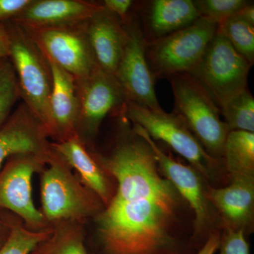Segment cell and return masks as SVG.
Instances as JSON below:
<instances>
[{
	"instance_id": "6da1fadb",
	"label": "cell",
	"mask_w": 254,
	"mask_h": 254,
	"mask_svg": "<svg viewBox=\"0 0 254 254\" xmlns=\"http://www.w3.org/2000/svg\"><path fill=\"white\" fill-rule=\"evenodd\" d=\"M127 133L105 162L118 186L98 219L100 237L107 254H167L182 198L149 144L133 128Z\"/></svg>"
},
{
	"instance_id": "7a4b0ae2",
	"label": "cell",
	"mask_w": 254,
	"mask_h": 254,
	"mask_svg": "<svg viewBox=\"0 0 254 254\" xmlns=\"http://www.w3.org/2000/svg\"><path fill=\"white\" fill-rule=\"evenodd\" d=\"M3 24L9 36V58L16 72L20 98L47 134L54 137L50 111L53 76L49 63L23 28L12 21Z\"/></svg>"
},
{
	"instance_id": "3957f363",
	"label": "cell",
	"mask_w": 254,
	"mask_h": 254,
	"mask_svg": "<svg viewBox=\"0 0 254 254\" xmlns=\"http://www.w3.org/2000/svg\"><path fill=\"white\" fill-rule=\"evenodd\" d=\"M174 96V111L213 158L222 157L230 132L220 119V108L203 87L188 73L168 78Z\"/></svg>"
},
{
	"instance_id": "277c9868",
	"label": "cell",
	"mask_w": 254,
	"mask_h": 254,
	"mask_svg": "<svg viewBox=\"0 0 254 254\" xmlns=\"http://www.w3.org/2000/svg\"><path fill=\"white\" fill-rule=\"evenodd\" d=\"M218 28L217 23L200 17L171 34L146 41L145 55L155 79L190 72L199 63Z\"/></svg>"
},
{
	"instance_id": "5b68a950",
	"label": "cell",
	"mask_w": 254,
	"mask_h": 254,
	"mask_svg": "<svg viewBox=\"0 0 254 254\" xmlns=\"http://www.w3.org/2000/svg\"><path fill=\"white\" fill-rule=\"evenodd\" d=\"M252 66L218 30L199 63L188 73L208 92L220 110L232 97L247 88Z\"/></svg>"
},
{
	"instance_id": "8992f818",
	"label": "cell",
	"mask_w": 254,
	"mask_h": 254,
	"mask_svg": "<svg viewBox=\"0 0 254 254\" xmlns=\"http://www.w3.org/2000/svg\"><path fill=\"white\" fill-rule=\"evenodd\" d=\"M125 117L142 127L153 140L168 144L172 149L190 162L192 168L205 177L218 163V159L208 154L185 124L173 113L155 111L128 102Z\"/></svg>"
},
{
	"instance_id": "52a82bcc",
	"label": "cell",
	"mask_w": 254,
	"mask_h": 254,
	"mask_svg": "<svg viewBox=\"0 0 254 254\" xmlns=\"http://www.w3.org/2000/svg\"><path fill=\"white\" fill-rule=\"evenodd\" d=\"M48 161L41 180L43 215L54 221L84 218L93 213L98 204L70 173L66 162L53 149Z\"/></svg>"
},
{
	"instance_id": "ba28073f",
	"label": "cell",
	"mask_w": 254,
	"mask_h": 254,
	"mask_svg": "<svg viewBox=\"0 0 254 254\" xmlns=\"http://www.w3.org/2000/svg\"><path fill=\"white\" fill-rule=\"evenodd\" d=\"M23 28L47 60L71 74L76 81L88 77L98 68L85 23L68 27Z\"/></svg>"
},
{
	"instance_id": "9c48e42d",
	"label": "cell",
	"mask_w": 254,
	"mask_h": 254,
	"mask_svg": "<svg viewBox=\"0 0 254 254\" xmlns=\"http://www.w3.org/2000/svg\"><path fill=\"white\" fill-rule=\"evenodd\" d=\"M123 23L127 41L115 76L128 102L155 111L163 110L155 93V79L147 62L146 41L133 9Z\"/></svg>"
},
{
	"instance_id": "30bf717a",
	"label": "cell",
	"mask_w": 254,
	"mask_h": 254,
	"mask_svg": "<svg viewBox=\"0 0 254 254\" xmlns=\"http://www.w3.org/2000/svg\"><path fill=\"white\" fill-rule=\"evenodd\" d=\"M76 86L79 103L78 136H94L104 119L123 113L128 102L117 78L99 67L88 77L76 81Z\"/></svg>"
},
{
	"instance_id": "8fae6325",
	"label": "cell",
	"mask_w": 254,
	"mask_h": 254,
	"mask_svg": "<svg viewBox=\"0 0 254 254\" xmlns=\"http://www.w3.org/2000/svg\"><path fill=\"white\" fill-rule=\"evenodd\" d=\"M49 155H16L0 176V206L17 214L31 226H40L44 220L33 203L32 177Z\"/></svg>"
},
{
	"instance_id": "7c38bea8",
	"label": "cell",
	"mask_w": 254,
	"mask_h": 254,
	"mask_svg": "<svg viewBox=\"0 0 254 254\" xmlns=\"http://www.w3.org/2000/svg\"><path fill=\"white\" fill-rule=\"evenodd\" d=\"M133 130L149 144L160 173L190 205L194 213L195 226L199 229L204 226L209 218L208 200L196 170L167 155L142 127L133 124Z\"/></svg>"
},
{
	"instance_id": "4fadbf2b",
	"label": "cell",
	"mask_w": 254,
	"mask_h": 254,
	"mask_svg": "<svg viewBox=\"0 0 254 254\" xmlns=\"http://www.w3.org/2000/svg\"><path fill=\"white\" fill-rule=\"evenodd\" d=\"M47 136L41 124L21 103L0 128V168L11 156L49 155L51 145L48 144Z\"/></svg>"
},
{
	"instance_id": "5bb4252c",
	"label": "cell",
	"mask_w": 254,
	"mask_h": 254,
	"mask_svg": "<svg viewBox=\"0 0 254 254\" xmlns=\"http://www.w3.org/2000/svg\"><path fill=\"white\" fill-rule=\"evenodd\" d=\"M145 41H152L190 26L200 18L192 0H150L135 3Z\"/></svg>"
},
{
	"instance_id": "9a60e30c",
	"label": "cell",
	"mask_w": 254,
	"mask_h": 254,
	"mask_svg": "<svg viewBox=\"0 0 254 254\" xmlns=\"http://www.w3.org/2000/svg\"><path fill=\"white\" fill-rule=\"evenodd\" d=\"M103 6L86 0H33L12 22L25 28L68 27L86 22Z\"/></svg>"
},
{
	"instance_id": "2e32d148",
	"label": "cell",
	"mask_w": 254,
	"mask_h": 254,
	"mask_svg": "<svg viewBox=\"0 0 254 254\" xmlns=\"http://www.w3.org/2000/svg\"><path fill=\"white\" fill-rule=\"evenodd\" d=\"M85 29L98 67L115 76L127 41L123 22L103 8L85 22Z\"/></svg>"
},
{
	"instance_id": "e0dca14e",
	"label": "cell",
	"mask_w": 254,
	"mask_h": 254,
	"mask_svg": "<svg viewBox=\"0 0 254 254\" xmlns=\"http://www.w3.org/2000/svg\"><path fill=\"white\" fill-rule=\"evenodd\" d=\"M48 61L53 76L50 111L54 137L61 141L77 134L79 103L76 80L58 65Z\"/></svg>"
},
{
	"instance_id": "ac0fdd59",
	"label": "cell",
	"mask_w": 254,
	"mask_h": 254,
	"mask_svg": "<svg viewBox=\"0 0 254 254\" xmlns=\"http://www.w3.org/2000/svg\"><path fill=\"white\" fill-rule=\"evenodd\" d=\"M208 201L221 214L232 230H244L254 213V176L233 177L231 185L205 192Z\"/></svg>"
},
{
	"instance_id": "d6986e66",
	"label": "cell",
	"mask_w": 254,
	"mask_h": 254,
	"mask_svg": "<svg viewBox=\"0 0 254 254\" xmlns=\"http://www.w3.org/2000/svg\"><path fill=\"white\" fill-rule=\"evenodd\" d=\"M51 148L68 165L73 167L79 173L83 182L93 193L108 203L110 190L106 177L78 134L53 143Z\"/></svg>"
},
{
	"instance_id": "ffe728a7",
	"label": "cell",
	"mask_w": 254,
	"mask_h": 254,
	"mask_svg": "<svg viewBox=\"0 0 254 254\" xmlns=\"http://www.w3.org/2000/svg\"><path fill=\"white\" fill-rule=\"evenodd\" d=\"M222 157L232 178L254 176V133L230 131L224 144Z\"/></svg>"
},
{
	"instance_id": "44dd1931",
	"label": "cell",
	"mask_w": 254,
	"mask_h": 254,
	"mask_svg": "<svg viewBox=\"0 0 254 254\" xmlns=\"http://www.w3.org/2000/svg\"><path fill=\"white\" fill-rule=\"evenodd\" d=\"M230 131L254 132V98L248 88L232 97L220 108Z\"/></svg>"
},
{
	"instance_id": "7402d4cb",
	"label": "cell",
	"mask_w": 254,
	"mask_h": 254,
	"mask_svg": "<svg viewBox=\"0 0 254 254\" xmlns=\"http://www.w3.org/2000/svg\"><path fill=\"white\" fill-rule=\"evenodd\" d=\"M218 30L239 54L253 66L254 26L235 15L218 25Z\"/></svg>"
},
{
	"instance_id": "603a6c76",
	"label": "cell",
	"mask_w": 254,
	"mask_h": 254,
	"mask_svg": "<svg viewBox=\"0 0 254 254\" xmlns=\"http://www.w3.org/2000/svg\"><path fill=\"white\" fill-rule=\"evenodd\" d=\"M20 98L17 78L9 58L0 60V128Z\"/></svg>"
},
{
	"instance_id": "cb8c5ba5",
	"label": "cell",
	"mask_w": 254,
	"mask_h": 254,
	"mask_svg": "<svg viewBox=\"0 0 254 254\" xmlns=\"http://www.w3.org/2000/svg\"><path fill=\"white\" fill-rule=\"evenodd\" d=\"M50 232L30 231L22 227L11 230L0 254H30L49 238Z\"/></svg>"
},
{
	"instance_id": "d4e9b609",
	"label": "cell",
	"mask_w": 254,
	"mask_h": 254,
	"mask_svg": "<svg viewBox=\"0 0 254 254\" xmlns=\"http://www.w3.org/2000/svg\"><path fill=\"white\" fill-rule=\"evenodd\" d=\"M33 254H88L81 235L75 231H60L38 246Z\"/></svg>"
},
{
	"instance_id": "484cf974",
	"label": "cell",
	"mask_w": 254,
	"mask_h": 254,
	"mask_svg": "<svg viewBox=\"0 0 254 254\" xmlns=\"http://www.w3.org/2000/svg\"><path fill=\"white\" fill-rule=\"evenodd\" d=\"M247 0H195L200 17L220 24L250 3Z\"/></svg>"
},
{
	"instance_id": "4316f807",
	"label": "cell",
	"mask_w": 254,
	"mask_h": 254,
	"mask_svg": "<svg viewBox=\"0 0 254 254\" xmlns=\"http://www.w3.org/2000/svg\"><path fill=\"white\" fill-rule=\"evenodd\" d=\"M219 248V254H250L243 230L229 228L223 239L220 240Z\"/></svg>"
},
{
	"instance_id": "83f0119b",
	"label": "cell",
	"mask_w": 254,
	"mask_h": 254,
	"mask_svg": "<svg viewBox=\"0 0 254 254\" xmlns=\"http://www.w3.org/2000/svg\"><path fill=\"white\" fill-rule=\"evenodd\" d=\"M33 0H0V23L12 21L22 14Z\"/></svg>"
},
{
	"instance_id": "f1b7e54d",
	"label": "cell",
	"mask_w": 254,
	"mask_h": 254,
	"mask_svg": "<svg viewBox=\"0 0 254 254\" xmlns=\"http://www.w3.org/2000/svg\"><path fill=\"white\" fill-rule=\"evenodd\" d=\"M103 8L118 16L124 22L131 14L135 1L132 0H104L102 1Z\"/></svg>"
},
{
	"instance_id": "f546056e",
	"label": "cell",
	"mask_w": 254,
	"mask_h": 254,
	"mask_svg": "<svg viewBox=\"0 0 254 254\" xmlns=\"http://www.w3.org/2000/svg\"><path fill=\"white\" fill-rule=\"evenodd\" d=\"M9 41L8 33L3 23H0V60L9 58Z\"/></svg>"
},
{
	"instance_id": "4dcf8cb0",
	"label": "cell",
	"mask_w": 254,
	"mask_h": 254,
	"mask_svg": "<svg viewBox=\"0 0 254 254\" xmlns=\"http://www.w3.org/2000/svg\"><path fill=\"white\" fill-rule=\"evenodd\" d=\"M220 242V237L218 233L212 234L198 254H215L219 248Z\"/></svg>"
},
{
	"instance_id": "1f68e13d",
	"label": "cell",
	"mask_w": 254,
	"mask_h": 254,
	"mask_svg": "<svg viewBox=\"0 0 254 254\" xmlns=\"http://www.w3.org/2000/svg\"><path fill=\"white\" fill-rule=\"evenodd\" d=\"M236 16H238L246 22L250 23L254 26V4L253 1H251L250 3L246 5L245 7L240 9L237 13Z\"/></svg>"
}]
</instances>
